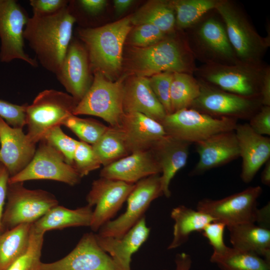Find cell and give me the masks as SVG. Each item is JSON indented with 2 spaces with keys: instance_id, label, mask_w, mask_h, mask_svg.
I'll return each instance as SVG.
<instances>
[{
  "instance_id": "24",
  "label": "cell",
  "mask_w": 270,
  "mask_h": 270,
  "mask_svg": "<svg viewBox=\"0 0 270 270\" xmlns=\"http://www.w3.org/2000/svg\"><path fill=\"white\" fill-rule=\"evenodd\" d=\"M158 174H161V169L150 150L131 153L104 166L100 176L135 184L145 178Z\"/></svg>"
},
{
  "instance_id": "21",
  "label": "cell",
  "mask_w": 270,
  "mask_h": 270,
  "mask_svg": "<svg viewBox=\"0 0 270 270\" xmlns=\"http://www.w3.org/2000/svg\"><path fill=\"white\" fill-rule=\"evenodd\" d=\"M234 132L242 158L240 178L244 183H249L270 160V138L256 134L246 123L238 124Z\"/></svg>"
},
{
  "instance_id": "12",
  "label": "cell",
  "mask_w": 270,
  "mask_h": 270,
  "mask_svg": "<svg viewBox=\"0 0 270 270\" xmlns=\"http://www.w3.org/2000/svg\"><path fill=\"white\" fill-rule=\"evenodd\" d=\"M163 196L160 174H154L135 184L126 201V211L104 224L98 231L102 236L122 237L144 216L152 202Z\"/></svg>"
},
{
  "instance_id": "18",
  "label": "cell",
  "mask_w": 270,
  "mask_h": 270,
  "mask_svg": "<svg viewBox=\"0 0 270 270\" xmlns=\"http://www.w3.org/2000/svg\"><path fill=\"white\" fill-rule=\"evenodd\" d=\"M91 70L88 52L84 44L72 40L55 74L66 90L78 102L92 83Z\"/></svg>"
},
{
  "instance_id": "5",
  "label": "cell",
  "mask_w": 270,
  "mask_h": 270,
  "mask_svg": "<svg viewBox=\"0 0 270 270\" xmlns=\"http://www.w3.org/2000/svg\"><path fill=\"white\" fill-rule=\"evenodd\" d=\"M78 103L70 94L62 91L46 89L38 93L26 110V134L30 140L36 144L50 129L62 125L73 114Z\"/></svg>"
},
{
  "instance_id": "38",
  "label": "cell",
  "mask_w": 270,
  "mask_h": 270,
  "mask_svg": "<svg viewBox=\"0 0 270 270\" xmlns=\"http://www.w3.org/2000/svg\"><path fill=\"white\" fill-rule=\"evenodd\" d=\"M42 140L60 152L67 164L73 166L74 154L78 141L67 136L62 131L60 126H56L50 129Z\"/></svg>"
},
{
  "instance_id": "10",
  "label": "cell",
  "mask_w": 270,
  "mask_h": 270,
  "mask_svg": "<svg viewBox=\"0 0 270 270\" xmlns=\"http://www.w3.org/2000/svg\"><path fill=\"white\" fill-rule=\"evenodd\" d=\"M6 200L2 218L4 230L22 224H32L58 204L52 194L28 189L22 182L8 184Z\"/></svg>"
},
{
  "instance_id": "16",
  "label": "cell",
  "mask_w": 270,
  "mask_h": 270,
  "mask_svg": "<svg viewBox=\"0 0 270 270\" xmlns=\"http://www.w3.org/2000/svg\"><path fill=\"white\" fill-rule=\"evenodd\" d=\"M134 185L102 177L94 180L86 197L88 204L95 206L90 226L93 232H97L116 215Z\"/></svg>"
},
{
  "instance_id": "25",
  "label": "cell",
  "mask_w": 270,
  "mask_h": 270,
  "mask_svg": "<svg viewBox=\"0 0 270 270\" xmlns=\"http://www.w3.org/2000/svg\"><path fill=\"white\" fill-rule=\"evenodd\" d=\"M122 108L124 113L139 112L159 122L166 115L146 77L134 76L124 82Z\"/></svg>"
},
{
  "instance_id": "4",
  "label": "cell",
  "mask_w": 270,
  "mask_h": 270,
  "mask_svg": "<svg viewBox=\"0 0 270 270\" xmlns=\"http://www.w3.org/2000/svg\"><path fill=\"white\" fill-rule=\"evenodd\" d=\"M214 10L224 25L239 62L253 66L264 64L262 58L270 46V37L264 38L259 34L236 2L218 0Z\"/></svg>"
},
{
  "instance_id": "26",
  "label": "cell",
  "mask_w": 270,
  "mask_h": 270,
  "mask_svg": "<svg viewBox=\"0 0 270 270\" xmlns=\"http://www.w3.org/2000/svg\"><path fill=\"white\" fill-rule=\"evenodd\" d=\"M190 144L166 135L151 149L161 169L163 196H171L170 184L176 174L186 164Z\"/></svg>"
},
{
  "instance_id": "39",
  "label": "cell",
  "mask_w": 270,
  "mask_h": 270,
  "mask_svg": "<svg viewBox=\"0 0 270 270\" xmlns=\"http://www.w3.org/2000/svg\"><path fill=\"white\" fill-rule=\"evenodd\" d=\"M101 166L92 145L78 141L74 154L72 166L80 176L82 178L88 175Z\"/></svg>"
},
{
  "instance_id": "36",
  "label": "cell",
  "mask_w": 270,
  "mask_h": 270,
  "mask_svg": "<svg viewBox=\"0 0 270 270\" xmlns=\"http://www.w3.org/2000/svg\"><path fill=\"white\" fill-rule=\"evenodd\" d=\"M62 125L75 134L80 141L91 145L99 140L108 127L96 120L80 118L74 114L67 118Z\"/></svg>"
},
{
  "instance_id": "49",
  "label": "cell",
  "mask_w": 270,
  "mask_h": 270,
  "mask_svg": "<svg viewBox=\"0 0 270 270\" xmlns=\"http://www.w3.org/2000/svg\"><path fill=\"white\" fill-rule=\"evenodd\" d=\"M174 262L176 268L174 270H190L192 267V260L191 256L190 254L185 252L176 254Z\"/></svg>"
},
{
  "instance_id": "15",
  "label": "cell",
  "mask_w": 270,
  "mask_h": 270,
  "mask_svg": "<svg viewBox=\"0 0 270 270\" xmlns=\"http://www.w3.org/2000/svg\"><path fill=\"white\" fill-rule=\"evenodd\" d=\"M39 142L30 162L10 177L8 184L36 180H56L71 186L80 183L82 178L72 166L66 162L62 154L46 141Z\"/></svg>"
},
{
  "instance_id": "23",
  "label": "cell",
  "mask_w": 270,
  "mask_h": 270,
  "mask_svg": "<svg viewBox=\"0 0 270 270\" xmlns=\"http://www.w3.org/2000/svg\"><path fill=\"white\" fill-rule=\"evenodd\" d=\"M150 230L144 216L120 238L94 234L98 245L110 255L118 270H131L132 255L147 240Z\"/></svg>"
},
{
  "instance_id": "42",
  "label": "cell",
  "mask_w": 270,
  "mask_h": 270,
  "mask_svg": "<svg viewBox=\"0 0 270 270\" xmlns=\"http://www.w3.org/2000/svg\"><path fill=\"white\" fill-rule=\"evenodd\" d=\"M26 105L16 104L0 99V117L12 127L22 128L26 125Z\"/></svg>"
},
{
  "instance_id": "33",
  "label": "cell",
  "mask_w": 270,
  "mask_h": 270,
  "mask_svg": "<svg viewBox=\"0 0 270 270\" xmlns=\"http://www.w3.org/2000/svg\"><path fill=\"white\" fill-rule=\"evenodd\" d=\"M92 146L103 166L130 154L127 148L122 132L120 126H108L99 140Z\"/></svg>"
},
{
  "instance_id": "2",
  "label": "cell",
  "mask_w": 270,
  "mask_h": 270,
  "mask_svg": "<svg viewBox=\"0 0 270 270\" xmlns=\"http://www.w3.org/2000/svg\"><path fill=\"white\" fill-rule=\"evenodd\" d=\"M132 29L129 16L101 26L78 30L93 72H100L114 80L122 68L123 46Z\"/></svg>"
},
{
  "instance_id": "29",
  "label": "cell",
  "mask_w": 270,
  "mask_h": 270,
  "mask_svg": "<svg viewBox=\"0 0 270 270\" xmlns=\"http://www.w3.org/2000/svg\"><path fill=\"white\" fill-rule=\"evenodd\" d=\"M170 217L174 224L173 238L168 247V250L181 246L188 241L192 232H201L206 225L214 220L210 215L184 205L174 208L171 211Z\"/></svg>"
},
{
  "instance_id": "45",
  "label": "cell",
  "mask_w": 270,
  "mask_h": 270,
  "mask_svg": "<svg viewBox=\"0 0 270 270\" xmlns=\"http://www.w3.org/2000/svg\"><path fill=\"white\" fill-rule=\"evenodd\" d=\"M256 134L270 135V106L262 105L260 108L250 118L248 124Z\"/></svg>"
},
{
  "instance_id": "31",
  "label": "cell",
  "mask_w": 270,
  "mask_h": 270,
  "mask_svg": "<svg viewBox=\"0 0 270 270\" xmlns=\"http://www.w3.org/2000/svg\"><path fill=\"white\" fill-rule=\"evenodd\" d=\"M32 224H22L0 232V270H6L27 250Z\"/></svg>"
},
{
  "instance_id": "27",
  "label": "cell",
  "mask_w": 270,
  "mask_h": 270,
  "mask_svg": "<svg viewBox=\"0 0 270 270\" xmlns=\"http://www.w3.org/2000/svg\"><path fill=\"white\" fill-rule=\"evenodd\" d=\"M92 213V207L88 204L74 210L58 204L32 224V230L35 233L44 234L48 231L53 230L90 226Z\"/></svg>"
},
{
  "instance_id": "50",
  "label": "cell",
  "mask_w": 270,
  "mask_h": 270,
  "mask_svg": "<svg viewBox=\"0 0 270 270\" xmlns=\"http://www.w3.org/2000/svg\"><path fill=\"white\" fill-rule=\"evenodd\" d=\"M113 2L116 12L118 14H120L126 12L131 6L134 2V0H114Z\"/></svg>"
},
{
  "instance_id": "43",
  "label": "cell",
  "mask_w": 270,
  "mask_h": 270,
  "mask_svg": "<svg viewBox=\"0 0 270 270\" xmlns=\"http://www.w3.org/2000/svg\"><path fill=\"white\" fill-rule=\"evenodd\" d=\"M226 225L220 222L212 221L205 226L201 232L202 236L212 246L213 252L221 254L228 248L224 242V232Z\"/></svg>"
},
{
  "instance_id": "17",
  "label": "cell",
  "mask_w": 270,
  "mask_h": 270,
  "mask_svg": "<svg viewBox=\"0 0 270 270\" xmlns=\"http://www.w3.org/2000/svg\"><path fill=\"white\" fill-rule=\"evenodd\" d=\"M40 270H118L112 258L98 245L92 232L84 234L63 258L42 262Z\"/></svg>"
},
{
  "instance_id": "11",
  "label": "cell",
  "mask_w": 270,
  "mask_h": 270,
  "mask_svg": "<svg viewBox=\"0 0 270 270\" xmlns=\"http://www.w3.org/2000/svg\"><path fill=\"white\" fill-rule=\"evenodd\" d=\"M262 190L260 186L249 187L223 198H204L196 210L213 218L226 226L245 223H256L259 216L258 199Z\"/></svg>"
},
{
  "instance_id": "19",
  "label": "cell",
  "mask_w": 270,
  "mask_h": 270,
  "mask_svg": "<svg viewBox=\"0 0 270 270\" xmlns=\"http://www.w3.org/2000/svg\"><path fill=\"white\" fill-rule=\"evenodd\" d=\"M0 163L12 177L22 170L31 161L36 151L22 128H14L0 117Z\"/></svg>"
},
{
  "instance_id": "22",
  "label": "cell",
  "mask_w": 270,
  "mask_h": 270,
  "mask_svg": "<svg viewBox=\"0 0 270 270\" xmlns=\"http://www.w3.org/2000/svg\"><path fill=\"white\" fill-rule=\"evenodd\" d=\"M120 127L130 154L150 150L167 135L160 122L139 112L124 113Z\"/></svg>"
},
{
  "instance_id": "48",
  "label": "cell",
  "mask_w": 270,
  "mask_h": 270,
  "mask_svg": "<svg viewBox=\"0 0 270 270\" xmlns=\"http://www.w3.org/2000/svg\"><path fill=\"white\" fill-rule=\"evenodd\" d=\"M78 3L86 12L96 14L102 11L106 4L105 0H80Z\"/></svg>"
},
{
  "instance_id": "7",
  "label": "cell",
  "mask_w": 270,
  "mask_h": 270,
  "mask_svg": "<svg viewBox=\"0 0 270 270\" xmlns=\"http://www.w3.org/2000/svg\"><path fill=\"white\" fill-rule=\"evenodd\" d=\"M266 66L242 63L204 64L194 74L198 80L222 90L248 98H260Z\"/></svg>"
},
{
  "instance_id": "47",
  "label": "cell",
  "mask_w": 270,
  "mask_h": 270,
  "mask_svg": "<svg viewBox=\"0 0 270 270\" xmlns=\"http://www.w3.org/2000/svg\"><path fill=\"white\" fill-rule=\"evenodd\" d=\"M260 96L262 105L270 106V68L268 66L264 70Z\"/></svg>"
},
{
  "instance_id": "40",
  "label": "cell",
  "mask_w": 270,
  "mask_h": 270,
  "mask_svg": "<svg viewBox=\"0 0 270 270\" xmlns=\"http://www.w3.org/2000/svg\"><path fill=\"white\" fill-rule=\"evenodd\" d=\"M167 34L150 24L136 26L128 34V42L132 46L146 48L164 39Z\"/></svg>"
},
{
  "instance_id": "41",
  "label": "cell",
  "mask_w": 270,
  "mask_h": 270,
  "mask_svg": "<svg viewBox=\"0 0 270 270\" xmlns=\"http://www.w3.org/2000/svg\"><path fill=\"white\" fill-rule=\"evenodd\" d=\"M172 76L173 72H164L148 78L150 86L166 114H172L170 88Z\"/></svg>"
},
{
  "instance_id": "46",
  "label": "cell",
  "mask_w": 270,
  "mask_h": 270,
  "mask_svg": "<svg viewBox=\"0 0 270 270\" xmlns=\"http://www.w3.org/2000/svg\"><path fill=\"white\" fill-rule=\"evenodd\" d=\"M9 173L4 166L0 163V232L4 230L2 218L4 210L10 178Z\"/></svg>"
},
{
  "instance_id": "8",
  "label": "cell",
  "mask_w": 270,
  "mask_h": 270,
  "mask_svg": "<svg viewBox=\"0 0 270 270\" xmlns=\"http://www.w3.org/2000/svg\"><path fill=\"white\" fill-rule=\"evenodd\" d=\"M124 75L111 80L98 72H94L92 83L76 106L74 116L90 115L102 118L110 126L119 127L124 114L122 108Z\"/></svg>"
},
{
  "instance_id": "28",
  "label": "cell",
  "mask_w": 270,
  "mask_h": 270,
  "mask_svg": "<svg viewBox=\"0 0 270 270\" xmlns=\"http://www.w3.org/2000/svg\"><path fill=\"white\" fill-rule=\"evenodd\" d=\"M232 248L254 253L270 262V230L255 223L226 226Z\"/></svg>"
},
{
  "instance_id": "13",
  "label": "cell",
  "mask_w": 270,
  "mask_h": 270,
  "mask_svg": "<svg viewBox=\"0 0 270 270\" xmlns=\"http://www.w3.org/2000/svg\"><path fill=\"white\" fill-rule=\"evenodd\" d=\"M198 80L200 93L190 108L216 118L250 120L262 106L260 98L236 94Z\"/></svg>"
},
{
  "instance_id": "3",
  "label": "cell",
  "mask_w": 270,
  "mask_h": 270,
  "mask_svg": "<svg viewBox=\"0 0 270 270\" xmlns=\"http://www.w3.org/2000/svg\"><path fill=\"white\" fill-rule=\"evenodd\" d=\"M172 33L151 46L131 48L128 62L134 76L149 78L164 72L194 73L195 58L188 41L178 40Z\"/></svg>"
},
{
  "instance_id": "14",
  "label": "cell",
  "mask_w": 270,
  "mask_h": 270,
  "mask_svg": "<svg viewBox=\"0 0 270 270\" xmlns=\"http://www.w3.org/2000/svg\"><path fill=\"white\" fill-rule=\"evenodd\" d=\"M29 17L25 10L14 0H0V61L8 63L22 60L38 66L24 50V32Z\"/></svg>"
},
{
  "instance_id": "32",
  "label": "cell",
  "mask_w": 270,
  "mask_h": 270,
  "mask_svg": "<svg viewBox=\"0 0 270 270\" xmlns=\"http://www.w3.org/2000/svg\"><path fill=\"white\" fill-rule=\"evenodd\" d=\"M210 261L220 270H270V262L258 254L228 247L224 252H213Z\"/></svg>"
},
{
  "instance_id": "6",
  "label": "cell",
  "mask_w": 270,
  "mask_h": 270,
  "mask_svg": "<svg viewBox=\"0 0 270 270\" xmlns=\"http://www.w3.org/2000/svg\"><path fill=\"white\" fill-rule=\"evenodd\" d=\"M209 13L189 28L190 34L188 42L194 58L204 64L240 63L220 16L218 18Z\"/></svg>"
},
{
  "instance_id": "20",
  "label": "cell",
  "mask_w": 270,
  "mask_h": 270,
  "mask_svg": "<svg viewBox=\"0 0 270 270\" xmlns=\"http://www.w3.org/2000/svg\"><path fill=\"white\" fill-rule=\"evenodd\" d=\"M196 146L199 159L190 173L191 176L203 174L240 157L239 147L234 130L212 136L196 143Z\"/></svg>"
},
{
  "instance_id": "37",
  "label": "cell",
  "mask_w": 270,
  "mask_h": 270,
  "mask_svg": "<svg viewBox=\"0 0 270 270\" xmlns=\"http://www.w3.org/2000/svg\"><path fill=\"white\" fill-rule=\"evenodd\" d=\"M43 234L32 233L28 247L26 252L15 260L6 270H40L44 242Z\"/></svg>"
},
{
  "instance_id": "30",
  "label": "cell",
  "mask_w": 270,
  "mask_h": 270,
  "mask_svg": "<svg viewBox=\"0 0 270 270\" xmlns=\"http://www.w3.org/2000/svg\"><path fill=\"white\" fill-rule=\"evenodd\" d=\"M132 25L150 24L166 34L175 32L176 16L171 0H151L130 16Z\"/></svg>"
},
{
  "instance_id": "44",
  "label": "cell",
  "mask_w": 270,
  "mask_h": 270,
  "mask_svg": "<svg viewBox=\"0 0 270 270\" xmlns=\"http://www.w3.org/2000/svg\"><path fill=\"white\" fill-rule=\"evenodd\" d=\"M66 0H30V4L34 16H47L56 14L68 6Z\"/></svg>"
},
{
  "instance_id": "34",
  "label": "cell",
  "mask_w": 270,
  "mask_h": 270,
  "mask_svg": "<svg viewBox=\"0 0 270 270\" xmlns=\"http://www.w3.org/2000/svg\"><path fill=\"white\" fill-rule=\"evenodd\" d=\"M198 80L192 74L173 73L170 88L172 113L190 108L200 93Z\"/></svg>"
},
{
  "instance_id": "51",
  "label": "cell",
  "mask_w": 270,
  "mask_h": 270,
  "mask_svg": "<svg viewBox=\"0 0 270 270\" xmlns=\"http://www.w3.org/2000/svg\"><path fill=\"white\" fill-rule=\"evenodd\" d=\"M261 182L262 184L270 186V160L264 164V167L261 173Z\"/></svg>"
},
{
  "instance_id": "35",
  "label": "cell",
  "mask_w": 270,
  "mask_h": 270,
  "mask_svg": "<svg viewBox=\"0 0 270 270\" xmlns=\"http://www.w3.org/2000/svg\"><path fill=\"white\" fill-rule=\"evenodd\" d=\"M176 16V26L188 29L206 14L214 10L218 0H172Z\"/></svg>"
},
{
  "instance_id": "9",
  "label": "cell",
  "mask_w": 270,
  "mask_h": 270,
  "mask_svg": "<svg viewBox=\"0 0 270 270\" xmlns=\"http://www.w3.org/2000/svg\"><path fill=\"white\" fill-rule=\"evenodd\" d=\"M238 120L216 118L192 108L166 114L160 122L166 134L190 144L220 132L234 130Z\"/></svg>"
},
{
  "instance_id": "1",
  "label": "cell",
  "mask_w": 270,
  "mask_h": 270,
  "mask_svg": "<svg viewBox=\"0 0 270 270\" xmlns=\"http://www.w3.org/2000/svg\"><path fill=\"white\" fill-rule=\"evenodd\" d=\"M76 18L68 6L60 12L47 16L29 18L24 32L38 63L56 74L72 40Z\"/></svg>"
}]
</instances>
